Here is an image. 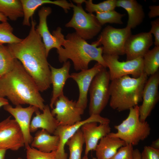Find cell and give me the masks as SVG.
Listing matches in <instances>:
<instances>
[{
  "label": "cell",
  "mask_w": 159,
  "mask_h": 159,
  "mask_svg": "<svg viewBox=\"0 0 159 159\" xmlns=\"http://www.w3.org/2000/svg\"><path fill=\"white\" fill-rule=\"evenodd\" d=\"M71 64L69 61L64 63L59 68H54L49 65L51 71V84L52 85V96L49 106L52 109L54 103L58 98L63 94V88L67 80L70 78L69 71Z\"/></svg>",
  "instance_id": "d6986e66"
},
{
  "label": "cell",
  "mask_w": 159,
  "mask_h": 159,
  "mask_svg": "<svg viewBox=\"0 0 159 159\" xmlns=\"http://www.w3.org/2000/svg\"><path fill=\"white\" fill-rule=\"evenodd\" d=\"M4 108L14 117L19 125L24 136V146L29 145L33 138L30 131L31 120L33 113L39 110V108L32 105L23 107L20 105L13 107L9 104L4 106Z\"/></svg>",
  "instance_id": "e0dca14e"
},
{
  "label": "cell",
  "mask_w": 159,
  "mask_h": 159,
  "mask_svg": "<svg viewBox=\"0 0 159 159\" xmlns=\"http://www.w3.org/2000/svg\"><path fill=\"white\" fill-rule=\"evenodd\" d=\"M143 72L148 76L158 71L159 67V46L149 50L143 57Z\"/></svg>",
  "instance_id": "484cf974"
},
{
  "label": "cell",
  "mask_w": 159,
  "mask_h": 159,
  "mask_svg": "<svg viewBox=\"0 0 159 159\" xmlns=\"http://www.w3.org/2000/svg\"><path fill=\"white\" fill-rule=\"evenodd\" d=\"M99 46L97 41L90 44L75 32L68 33L62 45L63 47L57 49L59 61L64 63L71 60L76 71L88 69L92 61H96L107 68L102 57V47H97Z\"/></svg>",
  "instance_id": "3957f363"
},
{
  "label": "cell",
  "mask_w": 159,
  "mask_h": 159,
  "mask_svg": "<svg viewBox=\"0 0 159 159\" xmlns=\"http://www.w3.org/2000/svg\"><path fill=\"white\" fill-rule=\"evenodd\" d=\"M126 145L118 138L107 135L100 140L95 151L97 159H110L121 147Z\"/></svg>",
  "instance_id": "cb8c5ba5"
},
{
  "label": "cell",
  "mask_w": 159,
  "mask_h": 159,
  "mask_svg": "<svg viewBox=\"0 0 159 159\" xmlns=\"http://www.w3.org/2000/svg\"><path fill=\"white\" fill-rule=\"evenodd\" d=\"M85 2L86 10L90 13L114 10L116 7V0H107L97 4H94L92 0H85Z\"/></svg>",
  "instance_id": "f546056e"
},
{
  "label": "cell",
  "mask_w": 159,
  "mask_h": 159,
  "mask_svg": "<svg viewBox=\"0 0 159 159\" xmlns=\"http://www.w3.org/2000/svg\"><path fill=\"white\" fill-rule=\"evenodd\" d=\"M104 67L93 79L89 91L90 116L100 115L107 105L110 98L109 72Z\"/></svg>",
  "instance_id": "8992f818"
},
{
  "label": "cell",
  "mask_w": 159,
  "mask_h": 159,
  "mask_svg": "<svg viewBox=\"0 0 159 159\" xmlns=\"http://www.w3.org/2000/svg\"><path fill=\"white\" fill-rule=\"evenodd\" d=\"M132 34L131 29L127 27L121 29L108 25L102 30L97 40L102 45L103 54L122 55L125 54L124 46Z\"/></svg>",
  "instance_id": "ba28073f"
},
{
  "label": "cell",
  "mask_w": 159,
  "mask_h": 159,
  "mask_svg": "<svg viewBox=\"0 0 159 159\" xmlns=\"http://www.w3.org/2000/svg\"><path fill=\"white\" fill-rule=\"evenodd\" d=\"M76 102L69 100L64 94L56 100L51 112L59 125H71L81 121L85 110L76 107Z\"/></svg>",
  "instance_id": "8fae6325"
},
{
  "label": "cell",
  "mask_w": 159,
  "mask_h": 159,
  "mask_svg": "<svg viewBox=\"0 0 159 159\" xmlns=\"http://www.w3.org/2000/svg\"><path fill=\"white\" fill-rule=\"evenodd\" d=\"M104 67L97 63L90 69L70 74V78L77 83L79 90V96L76 102V107L84 110L86 108L88 102V92L91 82L95 76Z\"/></svg>",
  "instance_id": "5bb4252c"
},
{
  "label": "cell",
  "mask_w": 159,
  "mask_h": 159,
  "mask_svg": "<svg viewBox=\"0 0 159 159\" xmlns=\"http://www.w3.org/2000/svg\"><path fill=\"white\" fill-rule=\"evenodd\" d=\"M129 110L127 118L120 124L114 126L117 132H110L107 135L120 139L126 145H136L148 137L151 128L147 121L140 120L139 106L137 105Z\"/></svg>",
  "instance_id": "5b68a950"
},
{
  "label": "cell",
  "mask_w": 159,
  "mask_h": 159,
  "mask_svg": "<svg viewBox=\"0 0 159 159\" xmlns=\"http://www.w3.org/2000/svg\"><path fill=\"white\" fill-rule=\"evenodd\" d=\"M52 12L51 8L49 6H43L39 11V23L36 28L42 39L47 57L51 49L55 48L58 49L62 46L65 40L61 27H57L52 34L49 30L47 18Z\"/></svg>",
  "instance_id": "30bf717a"
},
{
  "label": "cell",
  "mask_w": 159,
  "mask_h": 159,
  "mask_svg": "<svg viewBox=\"0 0 159 159\" xmlns=\"http://www.w3.org/2000/svg\"><path fill=\"white\" fill-rule=\"evenodd\" d=\"M151 28L149 32L153 34L155 37L154 44L155 46H159V18L151 22Z\"/></svg>",
  "instance_id": "e575fe53"
},
{
  "label": "cell",
  "mask_w": 159,
  "mask_h": 159,
  "mask_svg": "<svg viewBox=\"0 0 159 159\" xmlns=\"http://www.w3.org/2000/svg\"><path fill=\"white\" fill-rule=\"evenodd\" d=\"M96 122L100 123H109L110 120L100 115H92L87 119L81 120L71 125H59L53 134L58 136L59 138V145L56 151V159H67L68 154L65 152L64 147L67 141L85 123Z\"/></svg>",
  "instance_id": "7c38bea8"
},
{
  "label": "cell",
  "mask_w": 159,
  "mask_h": 159,
  "mask_svg": "<svg viewBox=\"0 0 159 159\" xmlns=\"http://www.w3.org/2000/svg\"><path fill=\"white\" fill-rule=\"evenodd\" d=\"M17 159H22L21 158H17Z\"/></svg>",
  "instance_id": "bcb514c9"
},
{
  "label": "cell",
  "mask_w": 159,
  "mask_h": 159,
  "mask_svg": "<svg viewBox=\"0 0 159 159\" xmlns=\"http://www.w3.org/2000/svg\"></svg>",
  "instance_id": "7dc6e473"
},
{
  "label": "cell",
  "mask_w": 159,
  "mask_h": 159,
  "mask_svg": "<svg viewBox=\"0 0 159 159\" xmlns=\"http://www.w3.org/2000/svg\"><path fill=\"white\" fill-rule=\"evenodd\" d=\"M159 73L150 76L144 86L142 94V103L139 106L140 120L146 121L159 99Z\"/></svg>",
  "instance_id": "4fadbf2b"
},
{
  "label": "cell",
  "mask_w": 159,
  "mask_h": 159,
  "mask_svg": "<svg viewBox=\"0 0 159 159\" xmlns=\"http://www.w3.org/2000/svg\"><path fill=\"white\" fill-rule=\"evenodd\" d=\"M15 58L12 56L7 46L0 45V77L9 72L13 68Z\"/></svg>",
  "instance_id": "83f0119b"
},
{
  "label": "cell",
  "mask_w": 159,
  "mask_h": 159,
  "mask_svg": "<svg viewBox=\"0 0 159 159\" xmlns=\"http://www.w3.org/2000/svg\"><path fill=\"white\" fill-rule=\"evenodd\" d=\"M73 1L74 3L77 4H82L83 3H84L85 0H73Z\"/></svg>",
  "instance_id": "7bdbcfd3"
},
{
  "label": "cell",
  "mask_w": 159,
  "mask_h": 159,
  "mask_svg": "<svg viewBox=\"0 0 159 159\" xmlns=\"http://www.w3.org/2000/svg\"><path fill=\"white\" fill-rule=\"evenodd\" d=\"M31 19V27L27 36L21 42L7 46L33 79L39 91L43 92L51 84L50 64L42 38L36 30V22L32 17Z\"/></svg>",
  "instance_id": "6da1fadb"
},
{
  "label": "cell",
  "mask_w": 159,
  "mask_h": 159,
  "mask_svg": "<svg viewBox=\"0 0 159 159\" xmlns=\"http://www.w3.org/2000/svg\"><path fill=\"white\" fill-rule=\"evenodd\" d=\"M7 150L5 149L0 148V159H4Z\"/></svg>",
  "instance_id": "ab89813d"
},
{
  "label": "cell",
  "mask_w": 159,
  "mask_h": 159,
  "mask_svg": "<svg viewBox=\"0 0 159 159\" xmlns=\"http://www.w3.org/2000/svg\"><path fill=\"white\" fill-rule=\"evenodd\" d=\"M151 147L157 150H159V139H157L153 141L150 146Z\"/></svg>",
  "instance_id": "74e56055"
},
{
  "label": "cell",
  "mask_w": 159,
  "mask_h": 159,
  "mask_svg": "<svg viewBox=\"0 0 159 159\" xmlns=\"http://www.w3.org/2000/svg\"><path fill=\"white\" fill-rule=\"evenodd\" d=\"M84 138L85 148V155H87L91 150L95 151L99 141L111 132L109 123H100L91 122L83 125L80 128Z\"/></svg>",
  "instance_id": "ac0fdd59"
},
{
  "label": "cell",
  "mask_w": 159,
  "mask_h": 159,
  "mask_svg": "<svg viewBox=\"0 0 159 159\" xmlns=\"http://www.w3.org/2000/svg\"><path fill=\"white\" fill-rule=\"evenodd\" d=\"M85 143L83 135L80 128L66 143L69 151V159H82L83 147Z\"/></svg>",
  "instance_id": "4316f807"
},
{
  "label": "cell",
  "mask_w": 159,
  "mask_h": 159,
  "mask_svg": "<svg viewBox=\"0 0 159 159\" xmlns=\"http://www.w3.org/2000/svg\"><path fill=\"white\" fill-rule=\"evenodd\" d=\"M150 11L148 14L149 18H152L159 16V6L158 5L150 6L149 7Z\"/></svg>",
  "instance_id": "d590c367"
},
{
  "label": "cell",
  "mask_w": 159,
  "mask_h": 159,
  "mask_svg": "<svg viewBox=\"0 0 159 159\" xmlns=\"http://www.w3.org/2000/svg\"><path fill=\"white\" fill-rule=\"evenodd\" d=\"M102 57L107 67L109 69L111 81L129 75L137 78L143 72V58L120 62L118 55L103 54Z\"/></svg>",
  "instance_id": "9c48e42d"
},
{
  "label": "cell",
  "mask_w": 159,
  "mask_h": 159,
  "mask_svg": "<svg viewBox=\"0 0 159 159\" xmlns=\"http://www.w3.org/2000/svg\"><path fill=\"white\" fill-rule=\"evenodd\" d=\"M153 43L152 34L149 32L131 34L127 39L124 46L126 60L143 58Z\"/></svg>",
  "instance_id": "2e32d148"
},
{
  "label": "cell",
  "mask_w": 159,
  "mask_h": 159,
  "mask_svg": "<svg viewBox=\"0 0 159 159\" xmlns=\"http://www.w3.org/2000/svg\"><path fill=\"white\" fill-rule=\"evenodd\" d=\"M8 18L0 13V21L5 22L7 21Z\"/></svg>",
  "instance_id": "60d3db41"
},
{
  "label": "cell",
  "mask_w": 159,
  "mask_h": 159,
  "mask_svg": "<svg viewBox=\"0 0 159 159\" xmlns=\"http://www.w3.org/2000/svg\"><path fill=\"white\" fill-rule=\"evenodd\" d=\"M24 145L19 125L15 120L10 119L0 128V148L16 151Z\"/></svg>",
  "instance_id": "9a60e30c"
},
{
  "label": "cell",
  "mask_w": 159,
  "mask_h": 159,
  "mask_svg": "<svg viewBox=\"0 0 159 159\" xmlns=\"http://www.w3.org/2000/svg\"><path fill=\"white\" fill-rule=\"evenodd\" d=\"M92 159H97L96 158L93 157V158Z\"/></svg>",
  "instance_id": "f6af8a7d"
},
{
  "label": "cell",
  "mask_w": 159,
  "mask_h": 159,
  "mask_svg": "<svg viewBox=\"0 0 159 159\" xmlns=\"http://www.w3.org/2000/svg\"><path fill=\"white\" fill-rule=\"evenodd\" d=\"M144 72L137 78L125 76L111 80L110 105L119 112L129 110L142 100L143 89L148 79Z\"/></svg>",
  "instance_id": "277c9868"
},
{
  "label": "cell",
  "mask_w": 159,
  "mask_h": 159,
  "mask_svg": "<svg viewBox=\"0 0 159 159\" xmlns=\"http://www.w3.org/2000/svg\"><path fill=\"white\" fill-rule=\"evenodd\" d=\"M13 29L7 22L0 23V45L19 42L22 40L13 33Z\"/></svg>",
  "instance_id": "f1b7e54d"
},
{
  "label": "cell",
  "mask_w": 159,
  "mask_h": 159,
  "mask_svg": "<svg viewBox=\"0 0 159 159\" xmlns=\"http://www.w3.org/2000/svg\"><path fill=\"white\" fill-rule=\"evenodd\" d=\"M0 13L13 21L24 16L21 0H0Z\"/></svg>",
  "instance_id": "d4e9b609"
},
{
  "label": "cell",
  "mask_w": 159,
  "mask_h": 159,
  "mask_svg": "<svg viewBox=\"0 0 159 159\" xmlns=\"http://www.w3.org/2000/svg\"><path fill=\"white\" fill-rule=\"evenodd\" d=\"M133 146L128 144L120 147L110 159H133Z\"/></svg>",
  "instance_id": "d6a6232c"
},
{
  "label": "cell",
  "mask_w": 159,
  "mask_h": 159,
  "mask_svg": "<svg viewBox=\"0 0 159 159\" xmlns=\"http://www.w3.org/2000/svg\"><path fill=\"white\" fill-rule=\"evenodd\" d=\"M42 112L41 113L38 110L35 112L36 115L31 122L30 132H35L38 128H41L45 130L51 134H53L59 125L58 122L52 115L48 105H45Z\"/></svg>",
  "instance_id": "44dd1931"
},
{
  "label": "cell",
  "mask_w": 159,
  "mask_h": 159,
  "mask_svg": "<svg viewBox=\"0 0 159 159\" xmlns=\"http://www.w3.org/2000/svg\"><path fill=\"white\" fill-rule=\"evenodd\" d=\"M59 138L57 135H51L45 130L37 131L31 144V147L42 152L56 151L59 146Z\"/></svg>",
  "instance_id": "603a6c76"
},
{
  "label": "cell",
  "mask_w": 159,
  "mask_h": 159,
  "mask_svg": "<svg viewBox=\"0 0 159 159\" xmlns=\"http://www.w3.org/2000/svg\"><path fill=\"white\" fill-rule=\"evenodd\" d=\"M5 97L16 106L29 104L42 111L45 106L35 82L16 58L12 69L0 77V97Z\"/></svg>",
  "instance_id": "7a4b0ae2"
},
{
  "label": "cell",
  "mask_w": 159,
  "mask_h": 159,
  "mask_svg": "<svg viewBox=\"0 0 159 159\" xmlns=\"http://www.w3.org/2000/svg\"><path fill=\"white\" fill-rule=\"evenodd\" d=\"M11 116H9L5 120L0 122V128L4 125L10 119Z\"/></svg>",
  "instance_id": "b9f144b4"
},
{
  "label": "cell",
  "mask_w": 159,
  "mask_h": 159,
  "mask_svg": "<svg viewBox=\"0 0 159 159\" xmlns=\"http://www.w3.org/2000/svg\"><path fill=\"white\" fill-rule=\"evenodd\" d=\"M116 7H121L127 12L128 19L126 27L134 29L143 21L145 14L142 6L135 0H116Z\"/></svg>",
  "instance_id": "7402d4cb"
},
{
  "label": "cell",
  "mask_w": 159,
  "mask_h": 159,
  "mask_svg": "<svg viewBox=\"0 0 159 159\" xmlns=\"http://www.w3.org/2000/svg\"><path fill=\"white\" fill-rule=\"evenodd\" d=\"M141 159H159V150L145 146L141 153Z\"/></svg>",
  "instance_id": "836d02e7"
},
{
  "label": "cell",
  "mask_w": 159,
  "mask_h": 159,
  "mask_svg": "<svg viewBox=\"0 0 159 159\" xmlns=\"http://www.w3.org/2000/svg\"><path fill=\"white\" fill-rule=\"evenodd\" d=\"M25 148L26 159H56V151L47 153L40 151L29 145Z\"/></svg>",
  "instance_id": "1f68e13d"
},
{
  "label": "cell",
  "mask_w": 159,
  "mask_h": 159,
  "mask_svg": "<svg viewBox=\"0 0 159 159\" xmlns=\"http://www.w3.org/2000/svg\"><path fill=\"white\" fill-rule=\"evenodd\" d=\"M24 12L23 25L30 26V19L34 14L36 10L40 6L45 4H52L62 8L66 13L72 8V3L68 2L66 0H21Z\"/></svg>",
  "instance_id": "ffe728a7"
},
{
  "label": "cell",
  "mask_w": 159,
  "mask_h": 159,
  "mask_svg": "<svg viewBox=\"0 0 159 159\" xmlns=\"http://www.w3.org/2000/svg\"><path fill=\"white\" fill-rule=\"evenodd\" d=\"M82 5L80 4L75 5L72 3L73 15L65 26L74 28L75 33L84 40L91 39L100 32L102 26L96 16L93 13H87Z\"/></svg>",
  "instance_id": "52a82bcc"
},
{
  "label": "cell",
  "mask_w": 159,
  "mask_h": 159,
  "mask_svg": "<svg viewBox=\"0 0 159 159\" xmlns=\"http://www.w3.org/2000/svg\"><path fill=\"white\" fill-rule=\"evenodd\" d=\"M82 159H89L87 155H85Z\"/></svg>",
  "instance_id": "ee69618b"
},
{
  "label": "cell",
  "mask_w": 159,
  "mask_h": 159,
  "mask_svg": "<svg viewBox=\"0 0 159 159\" xmlns=\"http://www.w3.org/2000/svg\"><path fill=\"white\" fill-rule=\"evenodd\" d=\"M124 14H122L115 10L96 12V16L100 24L102 26L107 23L122 24V18Z\"/></svg>",
  "instance_id": "4dcf8cb0"
},
{
  "label": "cell",
  "mask_w": 159,
  "mask_h": 159,
  "mask_svg": "<svg viewBox=\"0 0 159 159\" xmlns=\"http://www.w3.org/2000/svg\"><path fill=\"white\" fill-rule=\"evenodd\" d=\"M9 104L8 100L7 99L4 97H0V107Z\"/></svg>",
  "instance_id": "f35d334b"
},
{
  "label": "cell",
  "mask_w": 159,
  "mask_h": 159,
  "mask_svg": "<svg viewBox=\"0 0 159 159\" xmlns=\"http://www.w3.org/2000/svg\"><path fill=\"white\" fill-rule=\"evenodd\" d=\"M133 155V159H141V153L138 149L134 150Z\"/></svg>",
  "instance_id": "8d00e7d4"
}]
</instances>
